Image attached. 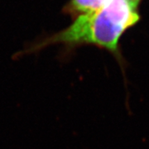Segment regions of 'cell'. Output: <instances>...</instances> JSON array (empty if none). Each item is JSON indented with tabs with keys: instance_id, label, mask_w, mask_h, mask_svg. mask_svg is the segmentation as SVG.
<instances>
[{
	"instance_id": "6da1fadb",
	"label": "cell",
	"mask_w": 149,
	"mask_h": 149,
	"mask_svg": "<svg viewBox=\"0 0 149 149\" xmlns=\"http://www.w3.org/2000/svg\"><path fill=\"white\" fill-rule=\"evenodd\" d=\"M139 20L137 10L127 0H109L101 9L79 15L67 28L36 43L24 50L23 53L40 51L53 44H61L68 48L93 45L113 54L123 71L124 61L120 52L119 41L126 30Z\"/></svg>"
},
{
	"instance_id": "7a4b0ae2",
	"label": "cell",
	"mask_w": 149,
	"mask_h": 149,
	"mask_svg": "<svg viewBox=\"0 0 149 149\" xmlns=\"http://www.w3.org/2000/svg\"><path fill=\"white\" fill-rule=\"evenodd\" d=\"M109 2V0H71L68 8L74 13L83 15L101 9Z\"/></svg>"
},
{
	"instance_id": "3957f363",
	"label": "cell",
	"mask_w": 149,
	"mask_h": 149,
	"mask_svg": "<svg viewBox=\"0 0 149 149\" xmlns=\"http://www.w3.org/2000/svg\"><path fill=\"white\" fill-rule=\"evenodd\" d=\"M128 3H129V4L131 5V7L134 8V9H136L137 10V8H138V6L140 3V2H141V0H127Z\"/></svg>"
}]
</instances>
